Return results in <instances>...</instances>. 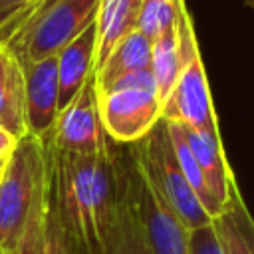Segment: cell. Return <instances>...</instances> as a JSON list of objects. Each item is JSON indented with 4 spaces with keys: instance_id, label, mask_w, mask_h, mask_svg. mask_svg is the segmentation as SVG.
Listing matches in <instances>:
<instances>
[{
    "instance_id": "cell-1",
    "label": "cell",
    "mask_w": 254,
    "mask_h": 254,
    "mask_svg": "<svg viewBox=\"0 0 254 254\" xmlns=\"http://www.w3.org/2000/svg\"><path fill=\"white\" fill-rule=\"evenodd\" d=\"M99 10V0H30L20 14L0 30L20 64L58 56L87 30Z\"/></svg>"
},
{
    "instance_id": "cell-2",
    "label": "cell",
    "mask_w": 254,
    "mask_h": 254,
    "mask_svg": "<svg viewBox=\"0 0 254 254\" xmlns=\"http://www.w3.org/2000/svg\"><path fill=\"white\" fill-rule=\"evenodd\" d=\"M50 190L71 252L101 254L93 216L95 155L64 153L50 141Z\"/></svg>"
},
{
    "instance_id": "cell-3",
    "label": "cell",
    "mask_w": 254,
    "mask_h": 254,
    "mask_svg": "<svg viewBox=\"0 0 254 254\" xmlns=\"http://www.w3.org/2000/svg\"><path fill=\"white\" fill-rule=\"evenodd\" d=\"M50 167L48 139L26 133L0 173V250L14 254L32 204Z\"/></svg>"
},
{
    "instance_id": "cell-4",
    "label": "cell",
    "mask_w": 254,
    "mask_h": 254,
    "mask_svg": "<svg viewBox=\"0 0 254 254\" xmlns=\"http://www.w3.org/2000/svg\"><path fill=\"white\" fill-rule=\"evenodd\" d=\"M119 173L125 198L137 218L151 254H190V230L181 222L169 202L137 167L131 151H119Z\"/></svg>"
},
{
    "instance_id": "cell-5",
    "label": "cell",
    "mask_w": 254,
    "mask_h": 254,
    "mask_svg": "<svg viewBox=\"0 0 254 254\" xmlns=\"http://www.w3.org/2000/svg\"><path fill=\"white\" fill-rule=\"evenodd\" d=\"M131 155L137 167L147 175V179L153 183V187L161 192V196L169 202V206L189 230L212 222V218L208 216V212L185 179V173L179 165L169 137L167 121L161 119L145 139L133 143Z\"/></svg>"
},
{
    "instance_id": "cell-6",
    "label": "cell",
    "mask_w": 254,
    "mask_h": 254,
    "mask_svg": "<svg viewBox=\"0 0 254 254\" xmlns=\"http://www.w3.org/2000/svg\"><path fill=\"white\" fill-rule=\"evenodd\" d=\"M99 95V113L107 137L119 145L145 139L163 119V103L155 89H111Z\"/></svg>"
},
{
    "instance_id": "cell-7",
    "label": "cell",
    "mask_w": 254,
    "mask_h": 254,
    "mask_svg": "<svg viewBox=\"0 0 254 254\" xmlns=\"http://www.w3.org/2000/svg\"><path fill=\"white\" fill-rule=\"evenodd\" d=\"M163 121L220 135L200 50L187 62L171 95L163 103Z\"/></svg>"
},
{
    "instance_id": "cell-8",
    "label": "cell",
    "mask_w": 254,
    "mask_h": 254,
    "mask_svg": "<svg viewBox=\"0 0 254 254\" xmlns=\"http://www.w3.org/2000/svg\"><path fill=\"white\" fill-rule=\"evenodd\" d=\"M54 149L75 155H97L109 141L99 113L95 77H91L77 97L60 111L50 135Z\"/></svg>"
},
{
    "instance_id": "cell-9",
    "label": "cell",
    "mask_w": 254,
    "mask_h": 254,
    "mask_svg": "<svg viewBox=\"0 0 254 254\" xmlns=\"http://www.w3.org/2000/svg\"><path fill=\"white\" fill-rule=\"evenodd\" d=\"M196 52H198V42H196L192 18L185 6L179 22L173 28L161 32L151 46V71L157 83V95L161 103L167 101L183 67Z\"/></svg>"
},
{
    "instance_id": "cell-10",
    "label": "cell",
    "mask_w": 254,
    "mask_h": 254,
    "mask_svg": "<svg viewBox=\"0 0 254 254\" xmlns=\"http://www.w3.org/2000/svg\"><path fill=\"white\" fill-rule=\"evenodd\" d=\"M26 83V125L28 133L48 139L60 115L58 56L22 64Z\"/></svg>"
},
{
    "instance_id": "cell-11",
    "label": "cell",
    "mask_w": 254,
    "mask_h": 254,
    "mask_svg": "<svg viewBox=\"0 0 254 254\" xmlns=\"http://www.w3.org/2000/svg\"><path fill=\"white\" fill-rule=\"evenodd\" d=\"M95 54H97L95 22L58 54L60 111L65 109L85 87V83L95 75Z\"/></svg>"
},
{
    "instance_id": "cell-12",
    "label": "cell",
    "mask_w": 254,
    "mask_h": 254,
    "mask_svg": "<svg viewBox=\"0 0 254 254\" xmlns=\"http://www.w3.org/2000/svg\"><path fill=\"white\" fill-rule=\"evenodd\" d=\"M183 129H185L187 141H189V145H190V149H192V153H194V157L202 169V175L206 179L210 194L226 210V206L230 204L238 187H236L234 175L228 167L220 135L196 131V129H190L185 125H183Z\"/></svg>"
},
{
    "instance_id": "cell-13",
    "label": "cell",
    "mask_w": 254,
    "mask_h": 254,
    "mask_svg": "<svg viewBox=\"0 0 254 254\" xmlns=\"http://www.w3.org/2000/svg\"><path fill=\"white\" fill-rule=\"evenodd\" d=\"M0 127L18 139L28 133L24 69L16 54L4 44H0Z\"/></svg>"
},
{
    "instance_id": "cell-14",
    "label": "cell",
    "mask_w": 254,
    "mask_h": 254,
    "mask_svg": "<svg viewBox=\"0 0 254 254\" xmlns=\"http://www.w3.org/2000/svg\"><path fill=\"white\" fill-rule=\"evenodd\" d=\"M151 46H153V40L141 30H133L131 34H127L111 50L107 60L95 69L93 77H95L97 93L105 91L117 79L129 73L151 69Z\"/></svg>"
},
{
    "instance_id": "cell-15",
    "label": "cell",
    "mask_w": 254,
    "mask_h": 254,
    "mask_svg": "<svg viewBox=\"0 0 254 254\" xmlns=\"http://www.w3.org/2000/svg\"><path fill=\"white\" fill-rule=\"evenodd\" d=\"M143 0H99L95 18L97 26V54L95 69L107 60L111 50L133 30H137Z\"/></svg>"
},
{
    "instance_id": "cell-16",
    "label": "cell",
    "mask_w": 254,
    "mask_h": 254,
    "mask_svg": "<svg viewBox=\"0 0 254 254\" xmlns=\"http://www.w3.org/2000/svg\"><path fill=\"white\" fill-rule=\"evenodd\" d=\"M167 127H169V137H171V143H173V149H175V155L179 159V165L185 173V179L187 183L190 185V189L194 190L196 198L200 200V204L204 206V210L208 212V216L212 220H216L224 208L214 200V196L210 194L208 190V185H206V179L202 175V169L187 141V135H185V129L181 123H169L167 121Z\"/></svg>"
},
{
    "instance_id": "cell-17",
    "label": "cell",
    "mask_w": 254,
    "mask_h": 254,
    "mask_svg": "<svg viewBox=\"0 0 254 254\" xmlns=\"http://www.w3.org/2000/svg\"><path fill=\"white\" fill-rule=\"evenodd\" d=\"M119 181H121V173H119ZM101 254H151L141 234V228L137 224V218L125 198L123 185H121V194H119L117 218H115V224L109 236L103 242Z\"/></svg>"
},
{
    "instance_id": "cell-18",
    "label": "cell",
    "mask_w": 254,
    "mask_h": 254,
    "mask_svg": "<svg viewBox=\"0 0 254 254\" xmlns=\"http://www.w3.org/2000/svg\"><path fill=\"white\" fill-rule=\"evenodd\" d=\"M48 194H50V167L46 181L36 194L24 230L14 248V254H48Z\"/></svg>"
},
{
    "instance_id": "cell-19",
    "label": "cell",
    "mask_w": 254,
    "mask_h": 254,
    "mask_svg": "<svg viewBox=\"0 0 254 254\" xmlns=\"http://www.w3.org/2000/svg\"><path fill=\"white\" fill-rule=\"evenodd\" d=\"M185 6V0H143L137 30L155 40L161 32L179 22Z\"/></svg>"
},
{
    "instance_id": "cell-20",
    "label": "cell",
    "mask_w": 254,
    "mask_h": 254,
    "mask_svg": "<svg viewBox=\"0 0 254 254\" xmlns=\"http://www.w3.org/2000/svg\"><path fill=\"white\" fill-rule=\"evenodd\" d=\"M189 252L190 254H226L214 220L206 226L190 230V234H189Z\"/></svg>"
},
{
    "instance_id": "cell-21",
    "label": "cell",
    "mask_w": 254,
    "mask_h": 254,
    "mask_svg": "<svg viewBox=\"0 0 254 254\" xmlns=\"http://www.w3.org/2000/svg\"><path fill=\"white\" fill-rule=\"evenodd\" d=\"M214 224L218 228V234H220V240L224 244L226 254H250V248H248L242 232L238 230V226H236V222L228 210H224L214 220Z\"/></svg>"
},
{
    "instance_id": "cell-22",
    "label": "cell",
    "mask_w": 254,
    "mask_h": 254,
    "mask_svg": "<svg viewBox=\"0 0 254 254\" xmlns=\"http://www.w3.org/2000/svg\"><path fill=\"white\" fill-rule=\"evenodd\" d=\"M52 167V161H50ZM48 254H73L67 242V236L64 232L56 202L52 198V190L48 194Z\"/></svg>"
},
{
    "instance_id": "cell-23",
    "label": "cell",
    "mask_w": 254,
    "mask_h": 254,
    "mask_svg": "<svg viewBox=\"0 0 254 254\" xmlns=\"http://www.w3.org/2000/svg\"><path fill=\"white\" fill-rule=\"evenodd\" d=\"M226 210L232 214V218H234L238 230L242 232V236H244V240H246V244H248V248H250V254H254V218H252L248 206L244 204L242 194H240L238 189H236V192H234L230 204L226 206Z\"/></svg>"
},
{
    "instance_id": "cell-24",
    "label": "cell",
    "mask_w": 254,
    "mask_h": 254,
    "mask_svg": "<svg viewBox=\"0 0 254 254\" xmlns=\"http://www.w3.org/2000/svg\"><path fill=\"white\" fill-rule=\"evenodd\" d=\"M30 0H0V30L10 24Z\"/></svg>"
},
{
    "instance_id": "cell-25",
    "label": "cell",
    "mask_w": 254,
    "mask_h": 254,
    "mask_svg": "<svg viewBox=\"0 0 254 254\" xmlns=\"http://www.w3.org/2000/svg\"><path fill=\"white\" fill-rule=\"evenodd\" d=\"M16 145H18V137H14L10 131L0 127V159H8L10 153L16 149Z\"/></svg>"
},
{
    "instance_id": "cell-26",
    "label": "cell",
    "mask_w": 254,
    "mask_h": 254,
    "mask_svg": "<svg viewBox=\"0 0 254 254\" xmlns=\"http://www.w3.org/2000/svg\"><path fill=\"white\" fill-rule=\"evenodd\" d=\"M246 4H248V6L252 8V10H254V0H246Z\"/></svg>"
},
{
    "instance_id": "cell-27",
    "label": "cell",
    "mask_w": 254,
    "mask_h": 254,
    "mask_svg": "<svg viewBox=\"0 0 254 254\" xmlns=\"http://www.w3.org/2000/svg\"><path fill=\"white\" fill-rule=\"evenodd\" d=\"M4 163H6V159H0V173H2V167H4Z\"/></svg>"
},
{
    "instance_id": "cell-28",
    "label": "cell",
    "mask_w": 254,
    "mask_h": 254,
    "mask_svg": "<svg viewBox=\"0 0 254 254\" xmlns=\"http://www.w3.org/2000/svg\"><path fill=\"white\" fill-rule=\"evenodd\" d=\"M0 254H2V250H0Z\"/></svg>"
}]
</instances>
